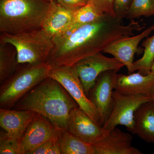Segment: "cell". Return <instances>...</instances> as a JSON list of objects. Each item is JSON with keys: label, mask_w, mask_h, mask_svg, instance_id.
<instances>
[{"label": "cell", "mask_w": 154, "mask_h": 154, "mask_svg": "<svg viewBox=\"0 0 154 154\" xmlns=\"http://www.w3.org/2000/svg\"><path fill=\"white\" fill-rule=\"evenodd\" d=\"M144 28L140 21L132 19L125 25L123 19L104 14L95 22L53 38V48L46 63L52 68L75 65L85 58L103 52L115 40L133 36L135 31Z\"/></svg>", "instance_id": "6da1fadb"}, {"label": "cell", "mask_w": 154, "mask_h": 154, "mask_svg": "<svg viewBox=\"0 0 154 154\" xmlns=\"http://www.w3.org/2000/svg\"><path fill=\"white\" fill-rule=\"evenodd\" d=\"M78 107L77 102L63 86L48 77L20 99L12 109L36 112L58 129L68 130L71 112Z\"/></svg>", "instance_id": "7a4b0ae2"}, {"label": "cell", "mask_w": 154, "mask_h": 154, "mask_svg": "<svg viewBox=\"0 0 154 154\" xmlns=\"http://www.w3.org/2000/svg\"><path fill=\"white\" fill-rule=\"evenodd\" d=\"M51 0H0V31L10 34L41 28Z\"/></svg>", "instance_id": "3957f363"}, {"label": "cell", "mask_w": 154, "mask_h": 154, "mask_svg": "<svg viewBox=\"0 0 154 154\" xmlns=\"http://www.w3.org/2000/svg\"><path fill=\"white\" fill-rule=\"evenodd\" d=\"M52 68L47 63L19 64L0 87L1 108L12 109L25 95L48 77Z\"/></svg>", "instance_id": "277c9868"}, {"label": "cell", "mask_w": 154, "mask_h": 154, "mask_svg": "<svg viewBox=\"0 0 154 154\" xmlns=\"http://www.w3.org/2000/svg\"><path fill=\"white\" fill-rule=\"evenodd\" d=\"M0 43L14 45L19 64L46 63L54 46L53 38L42 28L17 34L1 33Z\"/></svg>", "instance_id": "5b68a950"}, {"label": "cell", "mask_w": 154, "mask_h": 154, "mask_svg": "<svg viewBox=\"0 0 154 154\" xmlns=\"http://www.w3.org/2000/svg\"><path fill=\"white\" fill-rule=\"evenodd\" d=\"M48 77L60 83L77 102L79 108L92 120L101 125V117L99 112L86 95L75 66L52 68Z\"/></svg>", "instance_id": "8992f818"}, {"label": "cell", "mask_w": 154, "mask_h": 154, "mask_svg": "<svg viewBox=\"0 0 154 154\" xmlns=\"http://www.w3.org/2000/svg\"><path fill=\"white\" fill-rule=\"evenodd\" d=\"M112 97V110L102 128L108 129L118 125H124L133 133L135 112L143 103L152 101V97L143 94H125L115 90Z\"/></svg>", "instance_id": "52a82bcc"}, {"label": "cell", "mask_w": 154, "mask_h": 154, "mask_svg": "<svg viewBox=\"0 0 154 154\" xmlns=\"http://www.w3.org/2000/svg\"><path fill=\"white\" fill-rule=\"evenodd\" d=\"M75 65L88 96L96 79L102 73L109 70L118 72L124 66L115 58L107 57L102 52L85 58Z\"/></svg>", "instance_id": "ba28073f"}, {"label": "cell", "mask_w": 154, "mask_h": 154, "mask_svg": "<svg viewBox=\"0 0 154 154\" xmlns=\"http://www.w3.org/2000/svg\"><path fill=\"white\" fill-rule=\"evenodd\" d=\"M117 72L114 70H109L102 73L96 79L88 95V98L99 112L102 127L108 119L112 110V93Z\"/></svg>", "instance_id": "9c48e42d"}, {"label": "cell", "mask_w": 154, "mask_h": 154, "mask_svg": "<svg viewBox=\"0 0 154 154\" xmlns=\"http://www.w3.org/2000/svg\"><path fill=\"white\" fill-rule=\"evenodd\" d=\"M132 140L129 134L115 127L103 129L102 135L92 145L94 154H142L132 146Z\"/></svg>", "instance_id": "30bf717a"}, {"label": "cell", "mask_w": 154, "mask_h": 154, "mask_svg": "<svg viewBox=\"0 0 154 154\" xmlns=\"http://www.w3.org/2000/svg\"><path fill=\"white\" fill-rule=\"evenodd\" d=\"M44 116L36 114L23 135L21 143L25 154L31 152L45 143L58 138L62 131Z\"/></svg>", "instance_id": "8fae6325"}, {"label": "cell", "mask_w": 154, "mask_h": 154, "mask_svg": "<svg viewBox=\"0 0 154 154\" xmlns=\"http://www.w3.org/2000/svg\"><path fill=\"white\" fill-rule=\"evenodd\" d=\"M154 30V24L137 35L115 40L106 48L102 52L113 56V57L123 63L128 72L131 73L134 57L139 44Z\"/></svg>", "instance_id": "7c38bea8"}, {"label": "cell", "mask_w": 154, "mask_h": 154, "mask_svg": "<svg viewBox=\"0 0 154 154\" xmlns=\"http://www.w3.org/2000/svg\"><path fill=\"white\" fill-rule=\"evenodd\" d=\"M37 114L28 110L0 109V126L9 137L21 143L23 135Z\"/></svg>", "instance_id": "4fadbf2b"}, {"label": "cell", "mask_w": 154, "mask_h": 154, "mask_svg": "<svg viewBox=\"0 0 154 154\" xmlns=\"http://www.w3.org/2000/svg\"><path fill=\"white\" fill-rule=\"evenodd\" d=\"M68 131L84 141L92 144L102 135L103 129L78 107L71 112Z\"/></svg>", "instance_id": "5bb4252c"}, {"label": "cell", "mask_w": 154, "mask_h": 154, "mask_svg": "<svg viewBox=\"0 0 154 154\" xmlns=\"http://www.w3.org/2000/svg\"><path fill=\"white\" fill-rule=\"evenodd\" d=\"M76 10L67 8L57 0H51L50 7L42 29L53 38L60 36L70 27Z\"/></svg>", "instance_id": "9a60e30c"}, {"label": "cell", "mask_w": 154, "mask_h": 154, "mask_svg": "<svg viewBox=\"0 0 154 154\" xmlns=\"http://www.w3.org/2000/svg\"><path fill=\"white\" fill-rule=\"evenodd\" d=\"M114 90L129 95L143 94L152 97L154 92V74L140 73L129 75L116 74Z\"/></svg>", "instance_id": "2e32d148"}, {"label": "cell", "mask_w": 154, "mask_h": 154, "mask_svg": "<svg viewBox=\"0 0 154 154\" xmlns=\"http://www.w3.org/2000/svg\"><path fill=\"white\" fill-rule=\"evenodd\" d=\"M133 134L148 143H154V103L145 102L135 112Z\"/></svg>", "instance_id": "e0dca14e"}, {"label": "cell", "mask_w": 154, "mask_h": 154, "mask_svg": "<svg viewBox=\"0 0 154 154\" xmlns=\"http://www.w3.org/2000/svg\"><path fill=\"white\" fill-rule=\"evenodd\" d=\"M58 140L61 154H94L91 144L84 141L68 130L62 131Z\"/></svg>", "instance_id": "ac0fdd59"}, {"label": "cell", "mask_w": 154, "mask_h": 154, "mask_svg": "<svg viewBox=\"0 0 154 154\" xmlns=\"http://www.w3.org/2000/svg\"><path fill=\"white\" fill-rule=\"evenodd\" d=\"M19 65L17 50L14 45L0 43V84L13 74Z\"/></svg>", "instance_id": "d6986e66"}, {"label": "cell", "mask_w": 154, "mask_h": 154, "mask_svg": "<svg viewBox=\"0 0 154 154\" xmlns=\"http://www.w3.org/2000/svg\"><path fill=\"white\" fill-rule=\"evenodd\" d=\"M142 45L144 48L142 57L133 64L132 73L136 70L143 75L151 73L154 62V34L143 41Z\"/></svg>", "instance_id": "ffe728a7"}, {"label": "cell", "mask_w": 154, "mask_h": 154, "mask_svg": "<svg viewBox=\"0 0 154 154\" xmlns=\"http://www.w3.org/2000/svg\"><path fill=\"white\" fill-rule=\"evenodd\" d=\"M154 16V0H132L126 18L132 20Z\"/></svg>", "instance_id": "44dd1931"}, {"label": "cell", "mask_w": 154, "mask_h": 154, "mask_svg": "<svg viewBox=\"0 0 154 154\" xmlns=\"http://www.w3.org/2000/svg\"><path fill=\"white\" fill-rule=\"evenodd\" d=\"M101 16L96 13L92 7L88 4L76 10L72 25L66 31L92 23Z\"/></svg>", "instance_id": "7402d4cb"}, {"label": "cell", "mask_w": 154, "mask_h": 154, "mask_svg": "<svg viewBox=\"0 0 154 154\" xmlns=\"http://www.w3.org/2000/svg\"><path fill=\"white\" fill-rule=\"evenodd\" d=\"M0 154H25L20 143L9 137L5 131L0 134Z\"/></svg>", "instance_id": "603a6c76"}, {"label": "cell", "mask_w": 154, "mask_h": 154, "mask_svg": "<svg viewBox=\"0 0 154 154\" xmlns=\"http://www.w3.org/2000/svg\"><path fill=\"white\" fill-rule=\"evenodd\" d=\"M114 0H88V3L100 15L107 14L115 17L113 10Z\"/></svg>", "instance_id": "cb8c5ba5"}, {"label": "cell", "mask_w": 154, "mask_h": 154, "mask_svg": "<svg viewBox=\"0 0 154 154\" xmlns=\"http://www.w3.org/2000/svg\"><path fill=\"white\" fill-rule=\"evenodd\" d=\"M132 0H114L113 10L116 17L123 19L127 16Z\"/></svg>", "instance_id": "d4e9b609"}, {"label": "cell", "mask_w": 154, "mask_h": 154, "mask_svg": "<svg viewBox=\"0 0 154 154\" xmlns=\"http://www.w3.org/2000/svg\"><path fill=\"white\" fill-rule=\"evenodd\" d=\"M57 2L67 8L78 9L88 5V0H57Z\"/></svg>", "instance_id": "484cf974"}, {"label": "cell", "mask_w": 154, "mask_h": 154, "mask_svg": "<svg viewBox=\"0 0 154 154\" xmlns=\"http://www.w3.org/2000/svg\"><path fill=\"white\" fill-rule=\"evenodd\" d=\"M57 139L52 140L47 142L45 143H44L42 144L41 146H38L33 151L31 152L30 154H48L49 150L52 147L54 141Z\"/></svg>", "instance_id": "4316f807"}, {"label": "cell", "mask_w": 154, "mask_h": 154, "mask_svg": "<svg viewBox=\"0 0 154 154\" xmlns=\"http://www.w3.org/2000/svg\"><path fill=\"white\" fill-rule=\"evenodd\" d=\"M151 72L154 74V62L152 66L151 70Z\"/></svg>", "instance_id": "83f0119b"}, {"label": "cell", "mask_w": 154, "mask_h": 154, "mask_svg": "<svg viewBox=\"0 0 154 154\" xmlns=\"http://www.w3.org/2000/svg\"><path fill=\"white\" fill-rule=\"evenodd\" d=\"M152 101L154 103V92L153 94H152Z\"/></svg>", "instance_id": "f1b7e54d"}]
</instances>
